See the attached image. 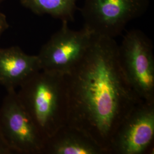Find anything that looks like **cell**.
<instances>
[{"mask_svg": "<svg viewBox=\"0 0 154 154\" xmlns=\"http://www.w3.org/2000/svg\"><path fill=\"white\" fill-rule=\"evenodd\" d=\"M65 77L67 125L85 132L110 154L118 127L142 101L122 71L116 40L93 34L82 58Z\"/></svg>", "mask_w": 154, "mask_h": 154, "instance_id": "6da1fadb", "label": "cell"}, {"mask_svg": "<svg viewBox=\"0 0 154 154\" xmlns=\"http://www.w3.org/2000/svg\"><path fill=\"white\" fill-rule=\"evenodd\" d=\"M17 93L45 141L67 124L65 75L41 70L23 83Z\"/></svg>", "mask_w": 154, "mask_h": 154, "instance_id": "7a4b0ae2", "label": "cell"}, {"mask_svg": "<svg viewBox=\"0 0 154 154\" xmlns=\"http://www.w3.org/2000/svg\"><path fill=\"white\" fill-rule=\"evenodd\" d=\"M152 41L138 29L127 32L118 45V57L127 81L138 98L154 102V57Z\"/></svg>", "mask_w": 154, "mask_h": 154, "instance_id": "3957f363", "label": "cell"}, {"mask_svg": "<svg viewBox=\"0 0 154 154\" xmlns=\"http://www.w3.org/2000/svg\"><path fill=\"white\" fill-rule=\"evenodd\" d=\"M149 0H84V28L94 35L114 38L127 24L142 16Z\"/></svg>", "mask_w": 154, "mask_h": 154, "instance_id": "277c9868", "label": "cell"}, {"mask_svg": "<svg viewBox=\"0 0 154 154\" xmlns=\"http://www.w3.org/2000/svg\"><path fill=\"white\" fill-rule=\"evenodd\" d=\"M0 134L13 153L42 154L45 140L21 104L16 90L7 91L0 107Z\"/></svg>", "mask_w": 154, "mask_h": 154, "instance_id": "5b68a950", "label": "cell"}, {"mask_svg": "<svg viewBox=\"0 0 154 154\" xmlns=\"http://www.w3.org/2000/svg\"><path fill=\"white\" fill-rule=\"evenodd\" d=\"M52 35L37 55L41 70L66 75L81 60L90 44L93 34L84 28L73 30L68 22Z\"/></svg>", "mask_w": 154, "mask_h": 154, "instance_id": "8992f818", "label": "cell"}, {"mask_svg": "<svg viewBox=\"0 0 154 154\" xmlns=\"http://www.w3.org/2000/svg\"><path fill=\"white\" fill-rule=\"evenodd\" d=\"M154 138V102L140 101L116 130L110 154H143L151 149Z\"/></svg>", "mask_w": 154, "mask_h": 154, "instance_id": "52a82bcc", "label": "cell"}, {"mask_svg": "<svg viewBox=\"0 0 154 154\" xmlns=\"http://www.w3.org/2000/svg\"><path fill=\"white\" fill-rule=\"evenodd\" d=\"M39 70L37 55L28 54L16 46L0 47V85L7 91L16 90Z\"/></svg>", "mask_w": 154, "mask_h": 154, "instance_id": "ba28073f", "label": "cell"}, {"mask_svg": "<svg viewBox=\"0 0 154 154\" xmlns=\"http://www.w3.org/2000/svg\"><path fill=\"white\" fill-rule=\"evenodd\" d=\"M42 154H107L82 131L66 125L48 138Z\"/></svg>", "mask_w": 154, "mask_h": 154, "instance_id": "9c48e42d", "label": "cell"}, {"mask_svg": "<svg viewBox=\"0 0 154 154\" xmlns=\"http://www.w3.org/2000/svg\"><path fill=\"white\" fill-rule=\"evenodd\" d=\"M79 0H20L22 6L38 15L47 14L62 22L72 21Z\"/></svg>", "mask_w": 154, "mask_h": 154, "instance_id": "30bf717a", "label": "cell"}, {"mask_svg": "<svg viewBox=\"0 0 154 154\" xmlns=\"http://www.w3.org/2000/svg\"><path fill=\"white\" fill-rule=\"evenodd\" d=\"M9 28V24L7 21L6 16L0 11V38L2 34L5 32L6 30Z\"/></svg>", "mask_w": 154, "mask_h": 154, "instance_id": "8fae6325", "label": "cell"}, {"mask_svg": "<svg viewBox=\"0 0 154 154\" xmlns=\"http://www.w3.org/2000/svg\"><path fill=\"white\" fill-rule=\"evenodd\" d=\"M13 154V152L6 143L0 134V154Z\"/></svg>", "mask_w": 154, "mask_h": 154, "instance_id": "7c38bea8", "label": "cell"}, {"mask_svg": "<svg viewBox=\"0 0 154 154\" xmlns=\"http://www.w3.org/2000/svg\"><path fill=\"white\" fill-rule=\"evenodd\" d=\"M2 1H4V0H0V3H1V2Z\"/></svg>", "mask_w": 154, "mask_h": 154, "instance_id": "4fadbf2b", "label": "cell"}]
</instances>
